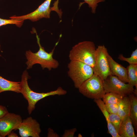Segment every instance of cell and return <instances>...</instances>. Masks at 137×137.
I'll return each mask as SVG.
<instances>
[{
	"label": "cell",
	"instance_id": "obj_1",
	"mask_svg": "<svg viewBox=\"0 0 137 137\" xmlns=\"http://www.w3.org/2000/svg\"><path fill=\"white\" fill-rule=\"evenodd\" d=\"M36 33L37 43L39 47L38 51L35 53H33L29 50L27 51L25 53L27 61L26 62L27 67V69H29L32 68L33 65L35 64H40L43 70L47 68L49 71L52 69L57 68L59 65L58 61L54 59L53 55L55 47L58 44L57 42L54 48L49 53L46 52L44 48L41 45L40 42V39Z\"/></svg>",
	"mask_w": 137,
	"mask_h": 137
},
{
	"label": "cell",
	"instance_id": "obj_2",
	"mask_svg": "<svg viewBox=\"0 0 137 137\" xmlns=\"http://www.w3.org/2000/svg\"><path fill=\"white\" fill-rule=\"evenodd\" d=\"M30 77L26 70H25L22 75L20 83V93L28 101L27 110L29 114L34 110L36 104L41 99L49 96L64 95L67 93V91L61 87L55 90L47 93L35 92L30 89L28 85V80Z\"/></svg>",
	"mask_w": 137,
	"mask_h": 137
},
{
	"label": "cell",
	"instance_id": "obj_3",
	"mask_svg": "<svg viewBox=\"0 0 137 137\" xmlns=\"http://www.w3.org/2000/svg\"><path fill=\"white\" fill-rule=\"evenodd\" d=\"M96 48L92 42L84 41L74 46L70 51L68 57L70 61L77 60L92 67L94 65Z\"/></svg>",
	"mask_w": 137,
	"mask_h": 137
},
{
	"label": "cell",
	"instance_id": "obj_4",
	"mask_svg": "<svg viewBox=\"0 0 137 137\" xmlns=\"http://www.w3.org/2000/svg\"><path fill=\"white\" fill-rule=\"evenodd\" d=\"M67 67L68 75L73 82L75 87L77 89L94 74L92 67L79 61H70Z\"/></svg>",
	"mask_w": 137,
	"mask_h": 137
},
{
	"label": "cell",
	"instance_id": "obj_5",
	"mask_svg": "<svg viewBox=\"0 0 137 137\" xmlns=\"http://www.w3.org/2000/svg\"><path fill=\"white\" fill-rule=\"evenodd\" d=\"M79 92L87 98L102 99L106 93L103 81L94 74L84 82L78 89Z\"/></svg>",
	"mask_w": 137,
	"mask_h": 137
},
{
	"label": "cell",
	"instance_id": "obj_6",
	"mask_svg": "<svg viewBox=\"0 0 137 137\" xmlns=\"http://www.w3.org/2000/svg\"><path fill=\"white\" fill-rule=\"evenodd\" d=\"M109 53L104 45L98 46L95 53V62L93 67L94 74L102 80L111 75L108 57Z\"/></svg>",
	"mask_w": 137,
	"mask_h": 137
},
{
	"label": "cell",
	"instance_id": "obj_7",
	"mask_svg": "<svg viewBox=\"0 0 137 137\" xmlns=\"http://www.w3.org/2000/svg\"><path fill=\"white\" fill-rule=\"evenodd\" d=\"M103 82L106 93H114L123 97L133 93L134 89L133 85L124 82L115 76H109Z\"/></svg>",
	"mask_w": 137,
	"mask_h": 137
},
{
	"label": "cell",
	"instance_id": "obj_8",
	"mask_svg": "<svg viewBox=\"0 0 137 137\" xmlns=\"http://www.w3.org/2000/svg\"><path fill=\"white\" fill-rule=\"evenodd\" d=\"M22 121L21 116L8 113L0 118V136L4 137L13 130H16Z\"/></svg>",
	"mask_w": 137,
	"mask_h": 137
},
{
	"label": "cell",
	"instance_id": "obj_9",
	"mask_svg": "<svg viewBox=\"0 0 137 137\" xmlns=\"http://www.w3.org/2000/svg\"><path fill=\"white\" fill-rule=\"evenodd\" d=\"M17 129L22 137H39L41 132L39 124L31 117L22 120Z\"/></svg>",
	"mask_w": 137,
	"mask_h": 137
},
{
	"label": "cell",
	"instance_id": "obj_10",
	"mask_svg": "<svg viewBox=\"0 0 137 137\" xmlns=\"http://www.w3.org/2000/svg\"><path fill=\"white\" fill-rule=\"evenodd\" d=\"M52 0H46L33 11L26 15L21 16H12L10 18L23 20H29L32 22L36 21L43 18H49L52 11L50 5Z\"/></svg>",
	"mask_w": 137,
	"mask_h": 137
},
{
	"label": "cell",
	"instance_id": "obj_11",
	"mask_svg": "<svg viewBox=\"0 0 137 137\" xmlns=\"http://www.w3.org/2000/svg\"><path fill=\"white\" fill-rule=\"evenodd\" d=\"M108 57L111 75L116 76L124 82L128 83L126 68L115 61L109 54Z\"/></svg>",
	"mask_w": 137,
	"mask_h": 137
},
{
	"label": "cell",
	"instance_id": "obj_12",
	"mask_svg": "<svg viewBox=\"0 0 137 137\" xmlns=\"http://www.w3.org/2000/svg\"><path fill=\"white\" fill-rule=\"evenodd\" d=\"M131 120L128 116L122 120L118 132L121 137H136L135 135Z\"/></svg>",
	"mask_w": 137,
	"mask_h": 137
},
{
	"label": "cell",
	"instance_id": "obj_13",
	"mask_svg": "<svg viewBox=\"0 0 137 137\" xmlns=\"http://www.w3.org/2000/svg\"><path fill=\"white\" fill-rule=\"evenodd\" d=\"M94 101L100 109L106 119L108 131L109 133L113 137H121L109 121L108 119L109 113L106 110L105 104L101 99H94Z\"/></svg>",
	"mask_w": 137,
	"mask_h": 137
},
{
	"label": "cell",
	"instance_id": "obj_14",
	"mask_svg": "<svg viewBox=\"0 0 137 137\" xmlns=\"http://www.w3.org/2000/svg\"><path fill=\"white\" fill-rule=\"evenodd\" d=\"M20 83L9 80L0 76V94L9 91L20 93Z\"/></svg>",
	"mask_w": 137,
	"mask_h": 137
},
{
	"label": "cell",
	"instance_id": "obj_15",
	"mask_svg": "<svg viewBox=\"0 0 137 137\" xmlns=\"http://www.w3.org/2000/svg\"><path fill=\"white\" fill-rule=\"evenodd\" d=\"M131 108V102L128 95L124 96L118 105L117 114L122 120L129 116Z\"/></svg>",
	"mask_w": 137,
	"mask_h": 137
},
{
	"label": "cell",
	"instance_id": "obj_16",
	"mask_svg": "<svg viewBox=\"0 0 137 137\" xmlns=\"http://www.w3.org/2000/svg\"><path fill=\"white\" fill-rule=\"evenodd\" d=\"M131 102L129 116L134 125L136 131L137 130V98L133 93L128 95Z\"/></svg>",
	"mask_w": 137,
	"mask_h": 137
},
{
	"label": "cell",
	"instance_id": "obj_17",
	"mask_svg": "<svg viewBox=\"0 0 137 137\" xmlns=\"http://www.w3.org/2000/svg\"><path fill=\"white\" fill-rule=\"evenodd\" d=\"M128 80V83L135 87L137 91V64H130L126 68Z\"/></svg>",
	"mask_w": 137,
	"mask_h": 137
},
{
	"label": "cell",
	"instance_id": "obj_18",
	"mask_svg": "<svg viewBox=\"0 0 137 137\" xmlns=\"http://www.w3.org/2000/svg\"><path fill=\"white\" fill-rule=\"evenodd\" d=\"M124 97L117 94L113 93H106L102 97V100L105 104L118 105Z\"/></svg>",
	"mask_w": 137,
	"mask_h": 137
},
{
	"label": "cell",
	"instance_id": "obj_19",
	"mask_svg": "<svg viewBox=\"0 0 137 137\" xmlns=\"http://www.w3.org/2000/svg\"><path fill=\"white\" fill-rule=\"evenodd\" d=\"M109 121L118 133L122 120L117 114H109L108 116Z\"/></svg>",
	"mask_w": 137,
	"mask_h": 137
},
{
	"label": "cell",
	"instance_id": "obj_20",
	"mask_svg": "<svg viewBox=\"0 0 137 137\" xmlns=\"http://www.w3.org/2000/svg\"><path fill=\"white\" fill-rule=\"evenodd\" d=\"M118 58L120 60L127 62L129 65L137 64V49L132 52L130 57H125L122 54H120Z\"/></svg>",
	"mask_w": 137,
	"mask_h": 137
},
{
	"label": "cell",
	"instance_id": "obj_21",
	"mask_svg": "<svg viewBox=\"0 0 137 137\" xmlns=\"http://www.w3.org/2000/svg\"><path fill=\"white\" fill-rule=\"evenodd\" d=\"M24 21L17 19H6L0 18V27L8 24H13L15 25L18 27H20L22 25Z\"/></svg>",
	"mask_w": 137,
	"mask_h": 137
},
{
	"label": "cell",
	"instance_id": "obj_22",
	"mask_svg": "<svg viewBox=\"0 0 137 137\" xmlns=\"http://www.w3.org/2000/svg\"><path fill=\"white\" fill-rule=\"evenodd\" d=\"M84 2L80 3V7L84 3H87L90 8H91V12L93 13L96 12V9L98 6V4L99 3L104 2L105 0H84Z\"/></svg>",
	"mask_w": 137,
	"mask_h": 137
},
{
	"label": "cell",
	"instance_id": "obj_23",
	"mask_svg": "<svg viewBox=\"0 0 137 137\" xmlns=\"http://www.w3.org/2000/svg\"><path fill=\"white\" fill-rule=\"evenodd\" d=\"M106 109L109 114H117L118 105L112 104H105Z\"/></svg>",
	"mask_w": 137,
	"mask_h": 137
},
{
	"label": "cell",
	"instance_id": "obj_24",
	"mask_svg": "<svg viewBox=\"0 0 137 137\" xmlns=\"http://www.w3.org/2000/svg\"><path fill=\"white\" fill-rule=\"evenodd\" d=\"M77 131L76 128H74L66 130L62 137H73L75 133Z\"/></svg>",
	"mask_w": 137,
	"mask_h": 137
},
{
	"label": "cell",
	"instance_id": "obj_25",
	"mask_svg": "<svg viewBox=\"0 0 137 137\" xmlns=\"http://www.w3.org/2000/svg\"><path fill=\"white\" fill-rule=\"evenodd\" d=\"M8 112L5 107L0 105V118Z\"/></svg>",
	"mask_w": 137,
	"mask_h": 137
},
{
	"label": "cell",
	"instance_id": "obj_26",
	"mask_svg": "<svg viewBox=\"0 0 137 137\" xmlns=\"http://www.w3.org/2000/svg\"><path fill=\"white\" fill-rule=\"evenodd\" d=\"M48 130L47 137H57V136H58V135L54 132L53 130L50 128H49Z\"/></svg>",
	"mask_w": 137,
	"mask_h": 137
},
{
	"label": "cell",
	"instance_id": "obj_27",
	"mask_svg": "<svg viewBox=\"0 0 137 137\" xmlns=\"http://www.w3.org/2000/svg\"><path fill=\"white\" fill-rule=\"evenodd\" d=\"M8 137H18L17 134L13 131L11 132L8 135Z\"/></svg>",
	"mask_w": 137,
	"mask_h": 137
},
{
	"label": "cell",
	"instance_id": "obj_28",
	"mask_svg": "<svg viewBox=\"0 0 137 137\" xmlns=\"http://www.w3.org/2000/svg\"><path fill=\"white\" fill-rule=\"evenodd\" d=\"M1 56V55H0V56Z\"/></svg>",
	"mask_w": 137,
	"mask_h": 137
},
{
	"label": "cell",
	"instance_id": "obj_29",
	"mask_svg": "<svg viewBox=\"0 0 137 137\" xmlns=\"http://www.w3.org/2000/svg\"><path fill=\"white\" fill-rule=\"evenodd\" d=\"M0 137H1V136H0Z\"/></svg>",
	"mask_w": 137,
	"mask_h": 137
}]
</instances>
